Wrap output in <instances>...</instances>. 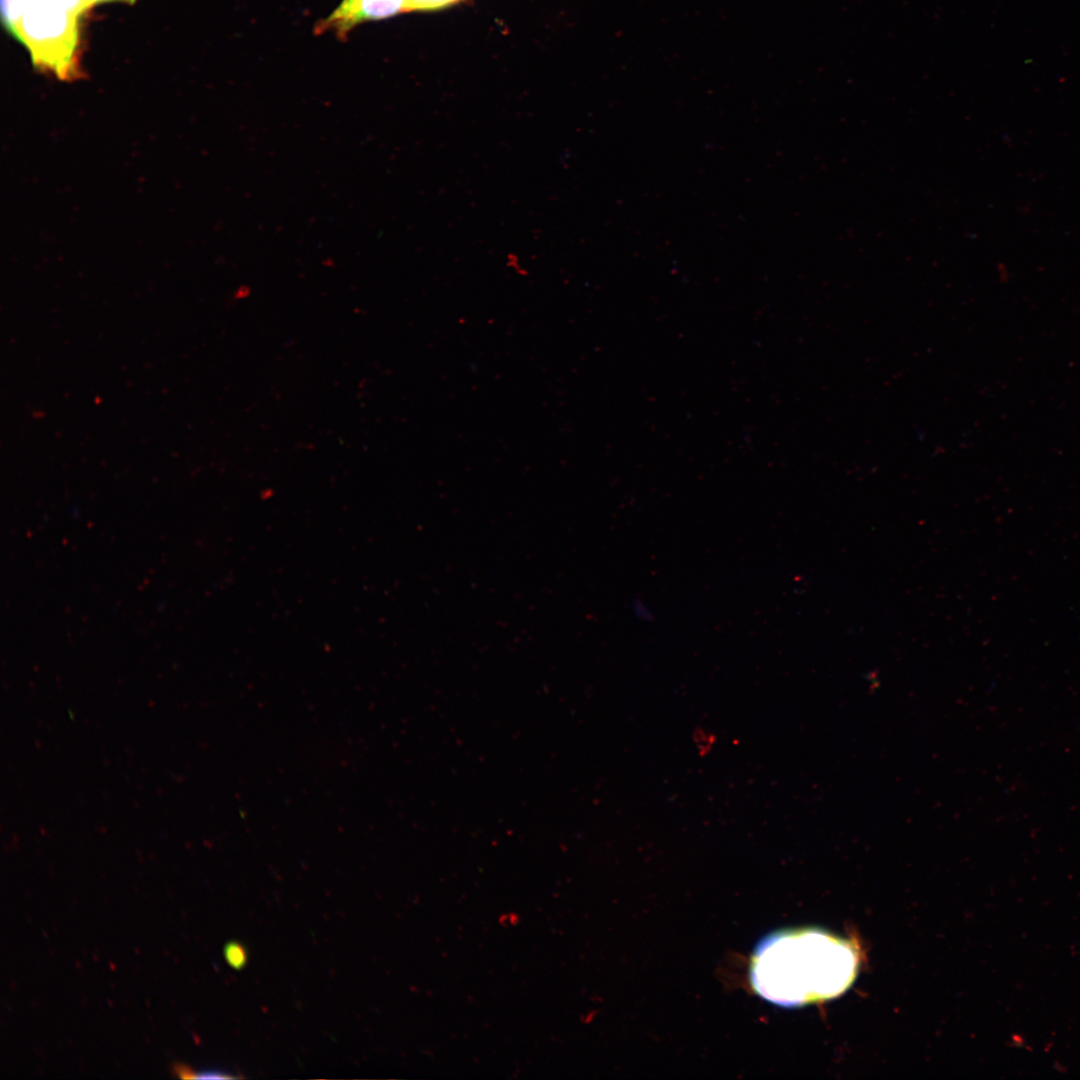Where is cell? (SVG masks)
Listing matches in <instances>:
<instances>
[{
	"instance_id": "obj_1",
	"label": "cell",
	"mask_w": 1080,
	"mask_h": 1080,
	"mask_svg": "<svg viewBox=\"0 0 1080 1080\" xmlns=\"http://www.w3.org/2000/svg\"><path fill=\"white\" fill-rule=\"evenodd\" d=\"M858 963L855 946L826 931H779L755 947L750 982L766 1001L798 1007L845 992L856 977Z\"/></svg>"
},
{
	"instance_id": "obj_2",
	"label": "cell",
	"mask_w": 1080,
	"mask_h": 1080,
	"mask_svg": "<svg viewBox=\"0 0 1080 1080\" xmlns=\"http://www.w3.org/2000/svg\"><path fill=\"white\" fill-rule=\"evenodd\" d=\"M83 15L58 3L24 0L13 36L29 51L33 65L59 80L79 79L80 19Z\"/></svg>"
},
{
	"instance_id": "obj_3",
	"label": "cell",
	"mask_w": 1080,
	"mask_h": 1080,
	"mask_svg": "<svg viewBox=\"0 0 1080 1080\" xmlns=\"http://www.w3.org/2000/svg\"><path fill=\"white\" fill-rule=\"evenodd\" d=\"M224 956L227 963L234 969H241L247 961L246 950L237 942H230L225 945Z\"/></svg>"
},
{
	"instance_id": "obj_4",
	"label": "cell",
	"mask_w": 1080,
	"mask_h": 1080,
	"mask_svg": "<svg viewBox=\"0 0 1080 1080\" xmlns=\"http://www.w3.org/2000/svg\"><path fill=\"white\" fill-rule=\"evenodd\" d=\"M455 0H413L412 7H440L447 5Z\"/></svg>"
},
{
	"instance_id": "obj_5",
	"label": "cell",
	"mask_w": 1080,
	"mask_h": 1080,
	"mask_svg": "<svg viewBox=\"0 0 1080 1080\" xmlns=\"http://www.w3.org/2000/svg\"><path fill=\"white\" fill-rule=\"evenodd\" d=\"M194 1078L200 1079H227L231 1078L230 1075H226L220 1071H202L196 1072Z\"/></svg>"
},
{
	"instance_id": "obj_6",
	"label": "cell",
	"mask_w": 1080,
	"mask_h": 1080,
	"mask_svg": "<svg viewBox=\"0 0 1080 1080\" xmlns=\"http://www.w3.org/2000/svg\"><path fill=\"white\" fill-rule=\"evenodd\" d=\"M135 1L136 0H83L84 4H85V6H86V8L88 10L93 8L95 5L100 4V3L120 2V3H126V4H133V3H135Z\"/></svg>"
},
{
	"instance_id": "obj_7",
	"label": "cell",
	"mask_w": 1080,
	"mask_h": 1080,
	"mask_svg": "<svg viewBox=\"0 0 1080 1080\" xmlns=\"http://www.w3.org/2000/svg\"><path fill=\"white\" fill-rule=\"evenodd\" d=\"M175 1072L180 1078H184V1079L194 1078V1076H195V1072H193L190 1068H188L185 1065H176L175 1066Z\"/></svg>"
}]
</instances>
